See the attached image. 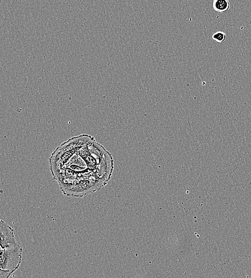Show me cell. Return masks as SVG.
<instances>
[{"label": "cell", "instance_id": "6da1fadb", "mask_svg": "<svg viewBox=\"0 0 251 278\" xmlns=\"http://www.w3.org/2000/svg\"><path fill=\"white\" fill-rule=\"evenodd\" d=\"M54 176H83L92 172L108 182L114 169L113 158L87 134L70 138L56 148L49 159Z\"/></svg>", "mask_w": 251, "mask_h": 278}, {"label": "cell", "instance_id": "7a4b0ae2", "mask_svg": "<svg viewBox=\"0 0 251 278\" xmlns=\"http://www.w3.org/2000/svg\"><path fill=\"white\" fill-rule=\"evenodd\" d=\"M23 249L18 244L9 248L1 249L0 278L11 276L21 265Z\"/></svg>", "mask_w": 251, "mask_h": 278}, {"label": "cell", "instance_id": "3957f363", "mask_svg": "<svg viewBox=\"0 0 251 278\" xmlns=\"http://www.w3.org/2000/svg\"><path fill=\"white\" fill-rule=\"evenodd\" d=\"M0 245L1 249H5L18 244L16 240L14 230L5 222L1 220L0 223Z\"/></svg>", "mask_w": 251, "mask_h": 278}, {"label": "cell", "instance_id": "277c9868", "mask_svg": "<svg viewBox=\"0 0 251 278\" xmlns=\"http://www.w3.org/2000/svg\"><path fill=\"white\" fill-rule=\"evenodd\" d=\"M230 7L229 0H214L213 7L216 12L219 13H226Z\"/></svg>", "mask_w": 251, "mask_h": 278}, {"label": "cell", "instance_id": "5b68a950", "mask_svg": "<svg viewBox=\"0 0 251 278\" xmlns=\"http://www.w3.org/2000/svg\"><path fill=\"white\" fill-rule=\"evenodd\" d=\"M226 38L227 36L226 34L222 32H218L215 33L212 36L213 39L218 43H223L225 41Z\"/></svg>", "mask_w": 251, "mask_h": 278}]
</instances>
